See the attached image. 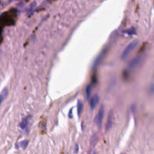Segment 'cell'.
<instances>
[{"label":"cell","mask_w":154,"mask_h":154,"mask_svg":"<svg viewBox=\"0 0 154 154\" xmlns=\"http://www.w3.org/2000/svg\"><path fill=\"white\" fill-rule=\"evenodd\" d=\"M137 44H138V42H137V41H134V42H131V43L128 44L126 46V48H125V49H124V51H122V55H121V58H122V60L126 58V57L129 55L130 53L137 47Z\"/></svg>","instance_id":"obj_1"},{"label":"cell","mask_w":154,"mask_h":154,"mask_svg":"<svg viewBox=\"0 0 154 154\" xmlns=\"http://www.w3.org/2000/svg\"><path fill=\"white\" fill-rule=\"evenodd\" d=\"M103 115H104V107L103 106H102L99 109L98 112L97 113L95 116V119H94V122H95L96 125H97V127L100 128L101 126L102 122H103Z\"/></svg>","instance_id":"obj_2"},{"label":"cell","mask_w":154,"mask_h":154,"mask_svg":"<svg viewBox=\"0 0 154 154\" xmlns=\"http://www.w3.org/2000/svg\"><path fill=\"white\" fill-rule=\"evenodd\" d=\"M141 60H142V57H134V58L130 62L129 64H128V67H129V69H135V68H137V66L140 64Z\"/></svg>","instance_id":"obj_3"},{"label":"cell","mask_w":154,"mask_h":154,"mask_svg":"<svg viewBox=\"0 0 154 154\" xmlns=\"http://www.w3.org/2000/svg\"><path fill=\"white\" fill-rule=\"evenodd\" d=\"M113 119H114V114L112 113V112H109V116H108V119H107V122H106V131H108V130L112 127V124H113Z\"/></svg>","instance_id":"obj_4"},{"label":"cell","mask_w":154,"mask_h":154,"mask_svg":"<svg viewBox=\"0 0 154 154\" xmlns=\"http://www.w3.org/2000/svg\"><path fill=\"white\" fill-rule=\"evenodd\" d=\"M30 119H31L30 116H26V117L23 118L20 124V128H21L22 129H25V128H26V127L29 125V122H30Z\"/></svg>","instance_id":"obj_5"},{"label":"cell","mask_w":154,"mask_h":154,"mask_svg":"<svg viewBox=\"0 0 154 154\" xmlns=\"http://www.w3.org/2000/svg\"><path fill=\"white\" fill-rule=\"evenodd\" d=\"M99 103V97L97 95H94L90 100V106L91 109H94L97 103Z\"/></svg>","instance_id":"obj_6"},{"label":"cell","mask_w":154,"mask_h":154,"mask_svg":"<svg viewBox=\"0 0 154 154\" xmlns=\"http://www.w3.org/2000/svg\"><path fill=\"white\" fill-rule=\"evenodd\" d=\"M8 91L6 88H4V89L0 92V105L2 104V102L4 101V100L6 98L7 95H8Z\"/></svg>","instance_id":"obj_7"},{"label":"cell","mask_w":154,"mask_h":154,"mask_svg":"<svg viewBox=\"0 0 154 154\" xmlns=\"http://www.w3.org/2000/svg\"><path fill=\"white\" fill-rule=\"evenodd\" d=\"M77 107H78V114L79 116H80L81 112H82V109H83V104H82V102L80 100L78 101V105H77Z\"/></svg>","instance_id":"obj_8"},{"label":"cell","mask_w":154,"mask_h":154,"mask_svg":"<svg viewBox=\"0 0 154 154\" xmlns=\"http://www.w3.org/2000/svg\"><path fill=\"white\" fill-rule=\"evenodd\" d=\"M125 33L128 34V35H134V34L136 33V29H134V27L130 28V29H128V30L125 31Z\"/></svg>","instance_id":"obj_9"},{"label":"cell","mask_w":154,"mask_h":154,"mask_svg":"<svg viewBox=\"0 0 154 154\" xmlns=\"http://www.w3.org/2000/svg\"><path fill=\"white\" fill-rule=\"evenodd\" d=\"M28 143H29V141H28L27 140H23V141H21L20 143V146H21L23 149H26V146H27Z\"/></svg>","instance_id":"obj_10"},{"label":"cell","mask_w":154,"mask_h":154,"mask_svg":"<svg viewBox=\"0 0 154 154\" xmlns=\"http://www.w3.org/2000/svg\"><path fill=\"white\" fill-rule=\"evenodd\" d=\"M91 85H88V86H87V88H86V90H85V91H86V97L88 99L90 97V94H91Z\"/></svg>","instance_id":"obj_11"},{"label":"cell","mask_w":154,"mask_h":154,"mask_svg":"<svg viewBox=\"0 0 154 154\" xmlns=\"http://www.w3.org/2000/svg\"><path fill=\"white\" fill-rule=\"evenodd\" d=\"M122 154H125V153H122Z\"/></svg>","instance_id":"obj_12"}]
</instances>
